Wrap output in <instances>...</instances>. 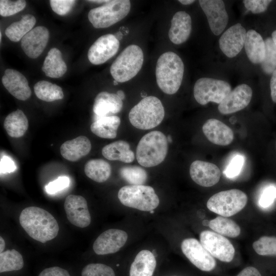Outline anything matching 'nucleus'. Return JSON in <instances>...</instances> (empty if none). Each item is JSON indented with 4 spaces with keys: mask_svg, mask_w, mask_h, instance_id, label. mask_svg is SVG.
I'll use <instances>...</instances> for the list:
<instances>
[{
    "mask_svg": "<svg viewBox=\"0 0 276 276\" xmlns=\"http://www.w3.org/2000/svg\"><path fill=\"white\" fill-rule=\"evenodd\" d=\"M252 96V90L249 85L240 84L219 104L218 109L223 114H231L242 110L249 104Z\"/></svg>",
    "mask_w": 276,
    "mask_h": 276,
    "instance_id": "16",
    "label": "nucleus"
},
{
    "mask_svg": "<svg viewBox=\"0 0 276 276\" xmlns=\"http://www.w3.org/2000/svg\"><path fill=\"white\" fill-rule=\"evenodd\" d=\"M5 242L2 237H0V252L2 253L3 252V250L5 247Z\"/></svg>",
    "mask_w": 276,
    "mask_h": 276,
    "instance_id": "50",
    "label": "nucleus"
},
{
    "mask_svg": "<svg viewBox=\"0 0 276 276\" xmlns=\"http://www.w3.org/2000/svg\"><path fill=\"white\" fill-rule=\"evenodd\" d=\"M120 123V118L116 116L99 117L91 124L90 130L100 137L114 139Z\"/></svg>",
    "mask_w": 276,
    "mask_h": 276,
    "instance_id": "29",
    "label": "nucleus"
},
{
    "mask_svg": "<svg viewBox=\"0 0 276 276\" xmlns=\"http://www.w3.org/2000/svg\"><path fill=\"white\" fill-rule=\"evenodd\" d=\"M199 5L205 13L212 32L220 35L226 27L228 16L221 0H200Z\"/></svg>",
    "mask_w": 276,
    "mask_h": 276,
    "instance_id": "13",
    "label": "nucleus"
},
{
    "mask_svg": "<svg viewBox=\"0 0 276 276\" xmlns=\"http://www.w3.org/2000/svg\"><path fill=\"white\" fill-rule=\"evenodd\" d=\"M117 95L122 100L125 99V95L123 91L121 90H119L117 92Z\"/></svg>",
    "mask_w": 276,
    "mask_h": 276,
    "instance_id": "52",
    "label": "nucleus"
},
{
    "mask_svg": "<svg viewBox=\"0 0 276 276\" xmlns=\"http://www.w3.org/2000/svg\"><path fill=\"white\" fill-rule=\"evenodd\" d=\"M246 194L238 189L222 191L212 195L206 206L212 212L221 216L230 217L239 212L246 205Z\"/></svg>",
    "mask_w": 276,
    "mask_h": 276,
    "instance_id": "8",
    "label": "nucleus"
},
{
    "mask_svg": "<svg viewBox=\"0 0 276 276\" xmlns=\"http://www.w3.org/2000/svg\"><path fill=\"white\" fill-rule=\"evenodd\" d=\"M252 247L261 256H276V237L263 236L255 241Z\"/></svg>",
    "mask_w": 276,
    "mask_h": 276,
    "instance_id": "38",
    "label": "nucleus"
},
{
    "mask_svg": "<svg viewBox=\"0 0 276 276\" xmlns=\"http://www.w3.org/2000/svg\"><path fill=\"white\" fill-rule=\"evenodd\" d=\"M167 141H169V142H172V138L171 137V136L170 135H169L167 137Z\"/></svg>",
    "mask_w": 276,
    "mask_h": 276,
    "instance_id": "55",
    "label": "nucleus"
},
{
    "mask_svg": "<svg viewBox=\"0 0 276 276\" xmlns=\"http://www.w3.org/2000/svg\"><path fill=\"white\" fill-rule=\"evenodd\" d=\"M113 83H114V85H117L118 84V82L116 81V80H114L113 81Z\"/></svg>",
    "mask_w": 276,
    "mask_h": 276,
    "instance_id": "56",
    "label": "nucleus"
},
{
    "mask_svg": "<svg viewBox=\"0 0 276 276\" xmlns=\"http://www.w3.org/2000/svg\"><path fill=\"white\" fill-rule=\"evenodd\" d=\"M276 198V187L273 186L266 188L259 199L260 205L264 208L271 205Z\"/></svg>",
    "mask_w": 276,
    "mask_h": 276,
    "instance_id": "45",
    "label": "nucleus"
},
{
    "mask_svg": "<svg viewBox=\"0 0 276 276\" xmlns=\"http://www.w3.org/2000/svg\"><path fill=\"white\" fill-rule=\"evenodd\" d=\"M127 234L124 231L111 228L100 234L95 241L93 248L99 255L113 254L119 251L126 243Z\"/></svg>",
    "mask_w": 276,
    "mask_h": 276,
    "instance_id": "15",
    "label": "nucleus"
},
{
    "mask_svg": "<svg viewBox=\"0 0 276 276\" xmlns=\"http://www.w3.org/2000/svg\"><path fill=\"white\" fill-rule=\"evenodd\" d=\"M19 220L30 237L43 243L55 238L59 232V225L54 216L40 208L30 206L24 209Z\"/></svg>",
    "mask_w": 276,
    "mask_h": 276,
    "instance_id": "1",
    "label": "nucleus"
},
{
    "mask_svg": "<svg viewBox=\"0 0 276 276\" xmlns=\"http://www.w3.org/2000/svg\"><path fill=\"white\" fill-rule=\"evenodd\" d=\"M272 1L269 0H245L243 2L245 7L254 14L265 11Z\"/></svg>",
    "mask_w": 276,
    "mask_h": 276,
    "instance_id": "44",
    "label": "nucleus"
},
{
    "mask_svg": "<svg viewBox=\"0 0 276 276\" xmlns=\"http://www.w3.org/2000/svg\"><path fill=\"white\" fill-rule=\"evenodd\" d=\"M109 1H89L88 2H91L93 3H107Z\"/></svg>",
    "mask_w": 276,
    "mask_h": 276,
    "instance_id": "54",
    "label": "nucleus"
},
{
    "mask_svg": "<svg viewBox=\"0 0 276 276\" xmlns=\"http://www.w3.org/2000/svg\"><path fill=\"white\" fill-rule=\"evenodd\" d=\"M202 131L207 139L215 145L227 146L234 140L232 129L217 119L208 120L202 126Z\"/></svg>",
    "mask_w": 276,
    "mask_h": 276,
    "instance_id": "21",
    "label": "nucleus"
},
{
    "mask_svg": "<svg viewBox=\"0 0 276 276\" xmlns=\"http://www.w3.org/2000/svg\"><path fill=\"white\" fill-rule=\"evenodd\" d=\"M156 266L154 254L148 250L140 251L132 263L129 276H152Z\"/></svg>",
    "mask_w": 276,
    "mask_h": 276,
    "instance_id": "26",
    "label": "nucleus"
},
{
    "mask_svg": "<svg viewBox=\"0 0 276 276\" xmlns=\"http://www.w3.org/2000/svg\"><path fill=\"white\" fill-rule=\"evenodd\" d=\"M192 31V20L190 15L183 11L174 14L171 21L168 32L170 41L175 44L186 42Z\"/></svg>",
    "mask_w": 276,
    "mask_h": 276,
    "instance_id": "22",
    "label": "nucleus"
},
{
    "mask_svg": "<svg viewBox=\"0 0 276 276\" xmlns=\"http://www.w3.org/2000/svg\"><path fill=\"white\" fill-rule=\"evenodd\" d=\"M244 157L240 155H237L232 159L224 173L229 178H233L239 175L244 164Z\"/></svg>",
    "mask_w": 276,
    "mask_h": 276,
    "instance_id": "42",
    "label": "nucleus"
},
{
    "mask_svg": "<svg viewBox=\"0 0 276 276\" xmlns=\"http://www.w3.org/2000/svg\"><path fill=\"white\" fill-rule=\"evenodd\" d=\"M38 276H71L68 271L58 266H54L43 269Z\"/></svg>",
    "mask_w": 276,
    "mask_h": 276,
    "instance_id": "46",
    "label": "nucleus"
},
{
    "mask_svg": "<svg viewBox=\"0 0 276 276\" xmlns=\"http://www.w3.org/2000/svg\"><path fill=\"white\" fill-rule=\"evenodd\" d=\"M200 242L213 257L222 262H230L235 250L231 241L216 232L206 230L200 234Z\"/></svg>",
    "mask_w": 276,
    "mask_h": 276,
    "instance_id": "10",
    "label": "nucleus"
},
{
    "mask_svg": "<svg viewBox=\"0 0 276 276\" xmlns=\"http://www.w3.org/2000/svg\"><path fill=\"white\" fill-rule=\"evenodd\" d=\"M237 276H262L259 271L255 267L248 266L244 268Z\"/></svg>",
    "mask_w": 276,
    "mask_h": 276,
    "instance_id": "48",
    "label": "nucleus"
},
{
    "mask_svg": "<svg viewBox=\"0 0 276 276\" xmlns=\"http://www.w3.org/2000/svg\"><path fill=\"white\" fill-rule=\"evenodd\" d=\"M1 40H2V33L1 32L0 33V40H1Z\"/></svg>",
    "mask_w": 276,
    "mask_h": 276,
    "instance_id": "57",
    "label": "nucleus"
},
{
    "mask_svg": "<svg viewBox=\"0 0 276 276\" xmlns=\"http://www.w3.org/2000/svg\"><path fill=\"white\" fill-rule=\"evenodd\" d=\"M128 116L130 123L134 127L148 130L161 123L165 117V109L158 98L147 96L131 109Z\"/></svg>",
    "mask_w": 276,
    "mask_h": 276,
    "instance_id": "4",
    "label": "nucleus"
},
{
    "mask_svg": "<svg viewBox=\"0 0 276 276\" xmlns=\"http://www.w3.org/2000/svg\"><path fill=\"white\" fill-rule=\"evenodd\" d=\"M118 197L122 204L142 211H151L159 205L154 189L149 186L127 185L119 191Z\"/></svg>",
    "mask_w": 276,
    "mask_h": 276,
    "instance_id": "6",
    "label": "nucleus"
},
{
    "mask_svg": "<svg viewBox=\"0 0 276 276\" xmlns=\"http://www.w3.org/2000/svg\"><path fill=\"white\" fill-rule=\"evenodd\" d=\"M84 172L91 179L97 182L106 181L110 176L111 168L110 164L102 159H93L85 165Z\"/></svg>",
    "mask_w": 276,
    "mask_h": 276,
    "instance_id": "32",
    "label": "nucleus"
},
{
    "mask_svg": "<svg viewBox=\"0 0 276 276\" xmlns=\"http://www.w3.org/2000/svg\"><path fill=\"white\" fill-rule=\"evenodd\" d=\"M248 59L254 64L261 63L265 56V43L261 35L254 30L246 32L244 43Z\"/></svg>",
    "mask_w": 276,
    "mask_h": 276,
    "instance_id": "25",
    "label": "nucleus"
},
{
    "mask_svg": "<svg viewBox=\"0 0 276 276\" xmlns=\"http://www.w3.org/2000/svg\"><path fill=\"white\" fill-rule=\"evenodd\" d=\"M265 56L261 64L263 72L271 74L276 70V46L271 38L268 37L265 40Z\"/></svg>",
    "mask_w": 276,
    "mask_h": 276,
    "instance_id": "37",
    "label": "nucleus"
},
{
    "mask_svg": "<svg viewBox=\"0 0 276 276\" xmlns=\"http://www.w3.org/2000/svg\"><path fill=\"white\" fill-rule=\"evenodd\" d=\"M183 73V62L175 53L166 52L158 58L155 68L156 82L164 93L173 95L178 90Z\"/></svg>",
    "mask_w": 276,
    "mask_h": 276,
    "instance_id": "2",
    "label": "nucleus"
},
{
    "mask_svg": "<svg viewBox=\"0 0 276 276\" xmlns=\"http://www.w3.org/2000/svg\"><path fill=\"white\" fill-rule=\"evenodd\" d=\"M35 24V17L32 14H27L19 21L11 24L6 28L5 33L11 41L18 42L33 29Z\"/></svg>",
    "mask_w": 276,
    "mask_h": 276,
    "instance_id": "31",
    "label": "nucleus"
},
{
    "mask_svg": "<svg viewBox=\"0 0 276 276\" xmlns=\"http://www.w3.org/2000/svg\"><path fill=\"white\" fill-rule=\"evenodd\" d=\"M82 276H116L111 267L101 263H91L82 270Z\"/></svg>",
    "mask_w": 276,
    "mask_h": 276,
    "instance_id": "39",
    "label": "nucleus"
},
{
    "mask_svg": "<svg viewBox=\"0 0 276 276\" xmlns=\"http://www.w3.org/2000/svg\"><path fill=\"white\" fill-rule=\"evenodd\" d=\"M16 166L14 162L9 157L4 156L1 159V173H11L15 171Z\"/></svg>",
    "mask_w": 276,
    "mask_h": 276,
    "instance_id": "47",
    "label": "nucleus"
},
{
    "mask_svg": "<svg viewBox=\"0 0 276 276\" xmlns=\"http://www.w3.org/2000/svg\"><path fill=\"white\" fill-rule=\"evenodd\" d=\"M120 174L131 185H143L147 179L146 171L137 166L123 167L120 170Z\"/></svg>",
    "mask_w": 276,
    "mask_h": 276,
    "instance_id": "36",
    "label": "nucleus"
},
{
    "mask_svg": "<svg viewBox=\"0 0 276 276\" xmlns=\"http://www.w3.org/2000/svg\"><path fill=\"white\" fill-rule=\"evenodd\" d=\"M190 175L196 183L202 187H210L218 182L221 172L214 164L196 160L190 167Z\"/></svg>",
    "mask_w": 276,
    "mask_h": 276,
    "instance_id": "19",
    "label": "nucleus"
},
{
    "mask_svg": "<svg viewBox=\"0 0 276 276\" xmlns=\"http://www.w3.org/2000/svg\"><path fill=\"white\" fill-rule=\"evenodd\" d=\"M270 88L272 100L276 103V70L272 73L270 81Z\"/></svg>",
    "mask_w": 276,
    "mask_h": 276,
    "instance_id": "49",
    "label": "nucleus"
},
{
    "mask_svg": "<svg viewBox=\"0 0 276 276\" xmlns=\"http://www.w3.org/2000/svg\"><path fill=\"white\" fill-rule=\"evenodd\" d=\"M70 184V179L68 177L62 176L58 177L56 179L49 182L45 188L47 193L49 194H54L66 188Z\"/></svg>",
    "mask_w": 276,
    "mask_h": 276,
    "instance_id": "43",
    "label": "nucleus"
},
{
    "mask_svg": "<svg viewBox=\"0 0 276 276\" xmlns=\"http://www.w3.org/2000/svg\"><path fill=\"white\" fill-rule=\"evenodd\" d=\"M91 149L89 140L85 136H79L64 142L60 148L63 158L76 162L89 153Z\"/></svg>",
    "mask_w": 276,
    "mask_h": 276,
    "instance_id": "24",
    "label": "nucleus"
},
{
    "mask_svg": "<svg viewBox=\"0 0 276 276\" xmlns=\"http://www.w3.org/2000/svg\"><path fill=\"white\" fill-rule=\"evenodd\" d=\"M271 38L272 39L273 42H274V44L276 46V30L273 31L271 34Z\"/></svg>",
    "mask_w": 276,
    "mask_h": 276,
    "instance_id": "53",
    "label": "nucleus"
},
{
    "mask_svg": "<svg viewBox=\"0 0 276 276\" xmlns=\"http://www.w3.org/2000/svg\"><path fill=\"white\" fill-rule=\"evenodd\" d=\"M178 2L184 5H189L190 4H192L194 2H195V1H192V0H179Z\"/></svg>",
    "mask_w": 276,
    "mask_h": 276,
    "instance_id": "51",
    "label": "nucleus"
},
{
    "mask_svg": "<svg viewBox=\"0 0 276 276\" xmlns=\"http://www.w3.org/2000/svg\"><path fill=\"white\" fill-rule=\"evenodd\" d=\"M103 156L110 160H119L130 163L134 159V154L130 150L129 144L120 140L105 146L102 149Z\"/></svg>",
    "mask_w": 276,
    "mask_h": 276,
    "instance_id": "27",
    "label": "nucleus"
},
{
    "mask_svg": "<svg viewBox=\"0 0 276 276\" xmlns=\"http://www.w3.org/2000/svg\"><path fill=\"white\" fill-rule=\"evenodd\" d=\"M144 53L136 44L127 46L112 63L110 72L118 82H125L134 77L142 68Z\"/></svg>",
    "mask_w": 276,
    "mask_h": 276,
    "instance_id": "5",
    "label": "nucleus"
},
{
    "mask_svg": "<svg viewBox=\"0 0 276 276\" xmlns=\"http://www.w3.org/2000/svg\"><path fill=\"white\" fill-rule=\"evenodd\" d=\"M168 152V141L159 131H152L144 135L136 147V157L139 164L152 167L162 163Z\"/></svg>",
    "mask_w": 276,
    "mask_h": 276,
    "instance_id": "3",
    "label": "nucleus"
},
{
    "mask_svg": "<svg viewBox=\"0 0 276 276\" xmlns=\"http://www.w3.org/2000/svg\"><path fill=\"white\" fill-rule=\"evenodd\" d=\"M37 97L46 102H52L63 98L62 89L59 86L45 80L37 82L34 86Z\"/></svg>",
    "mask_w": 276,
    "mask_h": 276,
    "instance_id": "33",
    "label": "nucleus"
},
{
    "mask_svg": "<svg viewBox=\"0 0 276 276\" xmlns=\"http://www.w3.org/2000/svg\"><path fill=\"white\" fill-rule=\"evenodd\" d=\"M42 70L50 78H58L67 71V66L62 58V54L57 48H52L46 56Z\"/></svg>",
    "mask_w": 276,
    "mask_h": 276,
    "instance_id": "28",
    "label": "nucleus"
},
{
    "mask_svg": "<svg viewBox=\"0 0 276 276\" xmlns=\"http://www.w3.org/2000/svg\"><path fill=\"white\" fill-rule=\"evenodd\" d=\"M209 226L215 232L231 238L238 237L241 232L240 226L234 221L223 216H218L211 220Z\"/></svg>",
    "mask_w": 276,
    "mask_h": 276,
    "instance_id": "34",
    "label": "nucleus"
},
{
    "mask_svg": "<svg viewBox=\"0 0 276 276\" xmlns=\"http://www.w3.org/2000/svg\"><path fill=\"white\" fill-rule=\"evenodd\" d=\"M29 126L28 120L20 110L9 113L5 118L4 127L9 136L12 137H20L24 135Z\"/></svg>",
    "mask_w": 276,
    "mask_h": 276,
    "instance_id": "30",
    "label": "nucleus"
},
{
    "mask_svg": "<svg viewBox=\"0 0 276 276\" xmlns=\"http://www.w3.org/2000/svg\"><path fill=\"white\" fill-rule=\"evenodd\" d=\"M246 31L240 23L227 29L219 40V47L228 57L236 56L244 46Z\"/></svg>",
    "mask_w": 276,
    "mask_h": 276,
    "instance_id": "17",
    "label": "nucleus"
},
{
    "mask_svg": "<svg viewBox=\"0 0 276 276\" xmlns=\"http://www.w3.org/2000/svg\"><path fill=\"white\" fill-rule=\"evenodd\" d=\"M150 213L152 214L154 213V211L153 210H152L151 211H150Z\"/></svg>",
    "mask_w": 276,
    "mask_h": 276,
    "instance_id": "58",
    "label": "nucleus"
},
{
    "mask_svg": "<svg viewBox=\"0 0 276 276\" xmlns=\"http://www.w3.org/2000/svg\"><path fill=\"white\" fill-rule=\"evenodd\" d=\"M122 107L123 101L117 94L102 91L96 96L93 110L99 118L118 113Z\"/></svg>",
    "mask_w": 276,
    "mask_h": 276,
    "instance_id": "23",
    "label": "nucleus"
},
{
    "mask_svg": "<svg viewBox=\"0 0 276 276\" xmlns=\"http://www.w3.org/2000/svg\"></svg>",
    "mask_w": 276,
    "mask_h": 276,
    "instance_id": "59",
    "label": "nucleus"
},
{
    "mask_svg": "<svg viewBox=\"0 0 276 276\" xmlns=\"http://www.w3.org/2000/svg\"><path fill=\"white\" fill-rule=\"evenodd\" d=\"M64 208L67 218L72 224L80 228L90 224L91 217L87 201L83 197L69 195L65 200Z\"/></svg>",
    "mask_w": 276,
    "mask_h": 276,
    "instance_id": "14",
    "label": "nucleus"
},
{
    "mask_svg": "<svg viewBox=\"0 0 276 276\" xmlns=\"http://www.w3.org/2000/svg\"><path fill=\"white\" fill-rule=\"evenodd\" d=\"M231 91L230 84L225 81L201 78L196 81L193 93L196 101L204 105L210 102L219 104Z\"/></svg>",
    "mask_w": 276,
    "mask_h": 276,
    "instance_id": "9",
    "label": "nucleus"
},
{
    "mask_svg": "<svg viewBox=\"0 0 276 276\" xmlns=\"http://www.w3.org/2000/svg\"><path fill=\"white\" fill-rule=\"evenodd\" d=\"M24 266L21 255L13 249L0 254V272L19 270Z\"/></svg>",
    "mask_w": 276,
    "mask_h": 276,
    "instance_id": "35",
    "label": "nucleus"
},
{
    "mask_svg": "<svg viewBox=\"0 0 276 276\" xmlns=\"http://www.w3.org/2000/svg\"><path fill=\"white\" fill-rule=\"evenodd\" d=\"M49 36V31L47 28L44 26L36 27L22 38L21 49L28 57L36 59L45 48Z\"/></svg>",
    "mask_w": 276,
    "mask_h": 276,
    "instance_id": "18",
    "label": "nucleus"
},
{
    "mask_svg": "<svg viewBox=\"0 0 276 276\" xmlns=\"http://www.w3.org/2000/svg\"><path fill=\"white\" fill-rule=\"evenodd\" d=\"M76 3L74 0H51L50 4L52 10L59 15L68 14Z\"/></svg>",
    "mask_w": 276,
    "mask_h": 276,
    "instance_id": "41",
    "label": "nucleus"
},
{
    "mask_svg": "<svg viewBox=\"0 0 276 276\" xmlns=\"http://www.w3.org/2000/svg\"><path fill=\"white\" fill-rule=\"evenodd\" d=\"M181 248L188 260L200 270L210 271L215 268V259L197 239L192 238L184 239Z\"/></svg>",
    "mask_w": 276,
    "mask_h": 276,
    "instance_id": "11",
    "label": "nucleus"
},
{
    "mask_svg": "<svg viewBox=\"0 0 276 276\" xmlns=\"http://www.w3.org/2000/svg\"><path fill=\"white\" fill-rule=\"evenodd\" d=\"M130 8L128 0L109 1L101 6L91 9L88 18L95 28H108L125 17Z\"/></svg>",
    "mask_w": 276,
    "mask_h": 276,
    "instance_id": "7",
    "label": "nucleus"
},
{
    "mask_svg": "<svg viewBox=\"0 0 276 276\" xmlns=\"http://www.w3.org/2000/svg\"><path fill=\"white\" fill-rule=\"evenodd\" d=\"M2 82L9 93L19 100H27L31 95V90L26 78L15 70H6Z\"/></svg>",
    "mask_w": 276,
    "mask_h": 276,
    "instance_id": "20",
    "label": "nucleus"
},
{
    "mask_svg": "<svg viewBox=\"0 0 276 276\" xmlns=\"http://www.w3.org/2000/svg\"><path fill=\"white\" fill-rule=\"evenodd\" d=\"M26 4L24 0H1L0 14L4 17L13 15L22 10Z\"/></svg>",
    "mask_w": 276,
    "mask_h": 276,
    "instance_id": "40",
    "label": "nucleus"
},
{
    "mask_svg": "<svg viewBox=\"0 0 276 276\" xmlns=\"http://www.w3.org/2000/svg\"><path fill=\"white\" fill-rule=\"evenodd\" d=\"M119 47V40L115 35L111 34L102 35L89 49L88 59L94 65L103 64L116 54Z\"/></svg>",
    "mask_w": 276,
    "mask_h": 276,
    "instance_id": "12",
    "label": "nucleus"
}]
</instances>
